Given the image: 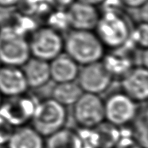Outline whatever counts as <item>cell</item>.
I'll return each instance as SVG.
<instances>
[{"label":"cell","instance_id":"9c48e42d","mask_svg":"<svg viewBox=\"0 0 148 148\" xmlns=\"http://www.w3.org/2000/svg\"><path fill=\"white\" fill-rule=\"evenodd\" d=\"M70 29L93 30L101 12L98 7L75 0L65 9Z\"/></svg>","mask_w":148,"mask_h":148},{"label":"cell","instance_id":"30bf717a","mask_svg":"<svg viewBox=\"0 0 148 148\" xmlns=\"http://www.w3.org/2000/svg\"><path fill=\"white\" fill-rule=\"evenodd\" d=\"M122 92L135 103L147 101L148 97L147 68L135 65L121 77Z\"/></svg>","mask_w":148,"mask_h":148},{"label":"cell","instance_id":"5b68a950","mask_svg":"<svg viewBox=\"0 0 148 148\" xmlns=\"http://www.w3.org/2000/svg\"><path fill=\"white\" fill-rule=\"evenodd\" d=\"M28 38L30 56L49 61L64 51V37L51 27H37Z\"/></svg>","mask_w":148,"mask_h":148},{"label":"cell","instance_id":"7402d4cb","mask_svg":"<svg viewBox=\"0 0 148 148\" xmlns=\"http://www.w3.org/2000/svg\"><path fill=\"white\" fill-rule=\"evenodd\" d=\"M129 43L137 49H147L148 26L147 22H139L132 28Z\"/></svg>","mask_w":148,"mask_h":148},{"label":"cell","instance_id":"3957f363","mask_svg":"<svg viewBox=\"0 0 148 148\" xmlns=\"http://www.w3.org/2000/svg\"><path fill=\"white\" fill-rule=\"evenodd\" d=\"M30 119L32 127L39 135L43 138L49 137L64 127L66 108L52 98H47L36 104Z\"/></svg>","mask_w":148,"mask_h":148},{"label":"cell","instance_id":"9a60e30c","mask_svg":"<svg viewBox=\"0 0 148 148\" xmlns=\"http://www.w3.org/2000/svg\"><path fill=\"white\" fill-rule=\"evenodd\" d=\"M123 49L124 51H120L119 49H112L108 53H105L101 60L113 77L116 76H120L122 77L127 72L135 66L133 57L130 56L127 52L128 50L126 49L124 46Z\"/></svg>","mask_w":148,"mask_h":148},{"label":"cell","instance_id":"277c9868","mask_svg":"<svg viewBox=\"0 0 148 148\" xmlns=\"http://www.w3.org/2000/svg\"><path fill=\"white\" fill-rule=\"evenodd\" d=\"M27 37L11 25L0 28V62L3 65L22 67L30 58Z\"/></svg>","mask_w":148,"mask_h":148},{"label":"cell","instance_id":"44dd1931","mask_svg":"<svg viewBox=\"0 0 148 148\" xmlns=\"http://www.w3.org/2000/svg\"><path fill=\"white\" fill-rule=\"evenodd\" d=\"M46 26L61 33V34L69 31L70 26L65 9L54 8L51 12H49L46 15Z\"/></svg>","mask_w":148,"mask_h":148},{"label":"cell","instance_id":"5bb4252c","mask_svg":"<svg viewBox=\"0 0 148 148\" xmlns=\"http://www.w3.org/2000/svg\"><path fill=\"white\" fill-rule=\"evenodd\" d=\"M49 63L50 79L55 84L77 80L80 65L64 52Z\"/></svg>","mask_w":148,"mask_h":148},{"label":"cell","instance_id":"603a6c76","mask_svg":"<svg viewBox=\"0 0 148 148\" xmlns=\"http://www.w3.org/2000/svg\"><path fill=\"white\" fill-rule=\"evenodd\" d=\"M112 148H143L134 138L124 137L118 139Z\"/></svg>","mask_w":148,"mask_h":148},{"label":"cell","instance_id":"e0dca14e","mask_svg":"<svg viewBox=\"0 0 148 148\" xmlns=\"http://www.w3.org/2000/svg\"><path fill=\"white\" fill-rule=\"evenodd\" d=\"M83 92L77 81L58 83L52 88L50 98L66 108L73 106Z\"/></svg>","mask_w":148,"mask_h":148},{"label":"cell","instance_id":"4fadbf2b","mask_svg":"<svg viewBox=\"0 0 148 148\" xmlns=\"http://www.w3.org/2000/svg\"><path fill=\"white\" fill-rule=\"evenodd\" d=\"M21 69L29 88H41L51 81L49 61L30 57Z\"/></svg>","mask_w":148,"mask_h":148},{"label":"cell","instance_id":"8fae6325","mask_svg":"<svg viewBox=\"0 0 148 148\" xmlns=\"http://www.w3.org/2000/svg\"><path fill=\"white\" fill-rule=\"evenodd\" d=\"M29 89L21 67L3 65L0 67V93L15 97L23 96Z\"/></svg>","mask_w":148,"mask_h":148},{"label":"cell","instance_id":"52a82bcc","mask_svg":"<svg viewBox=\"0 0 148 148\" xmlns=\"http://www.w3.org/2000/svg\"><path fill=\"white\" fill-rule=\"evenodd\" d=\"M113 78L100 61L80 66L76 81L84 92L100 95L109 88Z\"/></svg>","mask_w":148,"mask_h":148},{"label":"cell","instance_id":"d4e9b609","mask_svg":"<svg viewBox=\"0 0 148 148\" xmlns=\"http://www.w3.org/2000/svg\"><path fill=\"white\" fill-rule=\"evenodd\" d=\"M55 8L66 9L75 0H52Z\"/></svg>","mask_w":148,"mask_h":148},{"label":"cell","instance_id":"83f0119b","mask_svg":"<svg viewBox=\"0 0 148 148\" xmlns=\"http://www.w3.org/2000/svg\"><path fill=\"white\" fill-rule=\"evenodd\" d=\"M2 97H3V96H2V94L0 93V106H1V104H2Z\"/></svg>","mask_w":148,"mask_h":148},{"label":"cell","instance_id":"7c38bea8","mask_svg":"<svg viewBox=\"0 0 148 148\" xmlns=\"http://www.w3.org/2000/svg\"><path fill=\"white\" fill-rule=\"evenodd\" d=\"M23 96L10 97L8 101L2 102L0 115L8 123L22 125L28 118L31 119L36 105L30 100L24 99Z\"/></svg>","mask_w":148,"mask_h":148},{"label":"cell","instance_id":"7a4b0ae2","mask_svg":"<svg viewBox=\"0 0 148 148\" xmlns=\"http://www.w3.org/2000/svg\"><path fill=\"white\" fill-rule=\"evenodd\" d=\"M132 28L123 10H111L100 14L94 32L105 48L112 50L128 43Z\"/></svg>","mask_w":148,"mask_h":148},{"label":"cell","instance_id":"2e32d148","mask_svg":"<svg viewBox=\"0 0 148 148\" xmlns=\"http://www.w3.org/2000/svg\"><path fill=\"white\" fill-rule=\"evenodd\" d=\"M32 127H19L10 135L8 148H44L45 142Z\"/></svg>","mask_w":148,"mask_h":148},{"label":"cell","instance_id":"f1b7e54d","mask_svg":"<svg viewBox=\"0 0 148 148\" xmlns=\"http://www.w3.org/2000/svg\"><path fill=\"white\" fill-rule=\"evenodd\" d=\"M1 66H2V64H1V62H0V67H1Z\"/></svg>","mask_w":148,"mask_h":148},{"label":"cell","instance_id":"d6986e66","mask_svg":"<svg viewBox=\"0 0 148 148\" xmlns=\"http://www.w3.org/2000/svg\"><path fill=\"white\" fill-rule=\"evenodd\" d=\"M147 102L138 104L132 119V138L143 148L147 147Z\"/></svg>","mask_w":148,"mask_h":148},{"label":"cell","instance_id":"4316f807","mask_svg":"<svg viewBox=\"0 0 148 148\" xmlns=\"http://www.w3.org/2000/svg\"><path fill=\"white\" fill-rule=\"evenodd\" d=\"M78 1L84 2V3H86L92 4V5L98 7L99 5H101V3H103L104 0H78Z\"/></svg>","mask_w":148,"mask_h":148},{"label":"cell","instance_id":"ac0fdd59","mask_svg":"<svg viewBox=\"0 0 148 148\" xmlns=\"http://www.w3.org/2000/svg\"><path fill=\"white\" fill-rule=\"evenodd\" d=\"M45 146L47 148H82V140L77 133L64 127L47 137Z\"/></svg>","mask_w":148,"mask_h":148},{"label":"cell","instance_id":"8992f818","mask_svg":"<svg viewBox=\"0 0 148 148\" xmlns=\"http://www.w3.org/2000/svg\"><path fill=\"white\" fill-rule=\"evenodd\" d=\"M74 120L84 129H93L105 121L103 100L100 95L83 92L73 105Z\"/></svg>","mask_w":148,"mask_h":148},{"label":"cell","instance_id":"cb8c5ba5","mask_svg":"<svg viewBox=\"0 0 148 148\" xmlns=\"http://www.w3.org/2000/svg\"><path fill=\"white\" fill-rule=\"evenodd\" d=\"M124 7L138 9L147 3V0H120Z\"/></svg>","mask_w":148,"mask_h":148},{"label":"cell","instance_id":"ba28073f","mask_svg":"<svg viewBox=\"0 0 148 148\" xmlns=\"http://www.w3.org/2000/svg\"><path fill=\"white\" fill-rule=\"evenodd\" d=\"M138 104L123 92L112 94L103 101L104 119L114 127L126 125L132 121Z\"/></svg>","mask_w":148,"mask_h":148},{"label":"cell","instance_id":"ffe728a7","mask_svg":"<svg viewBox=\"0 0 148 148\" xmlns=\"http://www.w3.org/2000/svg\"><path fill=\"white\" fill-rule=\"evenodd\" d=\"M23 13L29 16H45L55 8L52 0H21Z\"/></svg>","mask_w":148,"mask_h":148},{"label":"cell","instance_id":"484cf974","mask_svg":"<svg viewBox=\"0 0 148 148\" xmlns=\"http://www.w3.org/2000/svg\"><path fill=\"white\" fill-rule=\"evenodd\" d=\"M21 0H0V7L10 8L20 4Z\"/></svg>","mask_w":148,"mask_h":148},{"label":"cell","instance_id":"6da1fadb","mask_svg":"<svg viewBox=\"0 0 148 148\" xmlns=\"http://www.w3.org/2000/svg\"><path fill=\"white\" fill-rule=\"evenodd\" d=\"M64 37V53L80 66L102 60L106 48L93 30L69 29Z\"/></svg>","mask_w":148,"mask_h":148}]
</instances>
